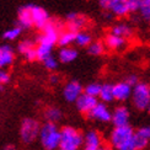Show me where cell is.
Returning <instances> with one entry per match:
<instances>
[{
    "mask_svg": "<svg viewBox=\"0 0 150 150\" xmlns=\"http://www.w3.org/2000/svg\"><path fill=\"white\" fill-rule=\"evenodd\" d=\"M38 139L45 150H58L62 139V129L58 128L57 123L46 122L41 127Z\"/></svg>",
    "mask_w": 150,
    "mask_h": 150,
    "instance_id": "1",
    "label": "cell"
},
{
    "mask_svg": "<svg viewBox=\"0 0 150 150\" xmlns=\"http://www.w3.org/2000/svg\"><path fill=\"white\" fill-rule=\"evenodd\" d=\"M84 145V135L76 128L65 126L62 128V139L58 150H79Z\"/></svg>",
    "mask_w": 150,
    "mask_h": 150,
    "instance_id": "2",
    "label": "cell"
},
{
    "mask_svg": "<svg viewBox=\"0 0 150 150\" xmlns=\"http://www.w3.org/2000/svg\"><path fill=\"white\" fill-rule=\"evenodd\" d=\"M41 124L36 118H25L20 126V138L25 144H32L40 138Z\"/></svg>",
    "mask_w": 150,
    "mask_h": 150,
    "instance_id": "3",
    "label": "cell"
},
{
    "mask_svg": "<svg viewBox=\"0 0 150 150\" xmlns=\"http://www.w3.org/2000/svg\"><path fill=\"white\" fill-rule=\"evenodd\" d=\"M62 25L57 21H49L45 27L41 30L40 36L37 37V43H43V45H48L54 47L58 45L59 35L62 32Z\"/></svg>",
    "mask_w": 150,
    "mask_h": 150,
    "instance_id": "4",
    "label": "cell"
},
{
    "mask_svg": "<svg viewBox=\"0 0 150 150\" xmlns=\"http://www.w3.org/2000/svg\"><path fill=\"white\" fill-rule=\"evenodd\" d=\"M134 130L133 128L127 124V126H118V127H115L113 130L111 132V135H110V143L111 145L113 146L115 149H121L122 146H124L126 144L133 139L134 137Z\"/></svg>",
    "mask_w": 150,
    "mask_h": 150,
    "instance_id": "5",
    "label": "cell"
},
{
    "mask_svg": "<svg viewBox=\"0 0 150 150\" xmlns=\"http://www.w3.org/2000/svg\"><path fill=\"white\" fill-rule=\"evenodd\" d=\"M132 101L135 108L140 111L148 110L150 103V86L145 83H138L133 86Z\"/></svg>",
    "mask_w": 150,
    "mask_h": 150,
    "instance_id": "6",
    "label": "cell"
},
{
    "mask_svg": "<svg viewBox=\"0 0 150 150\" xmlns=\"http://www.w3.org/2000/svg\"><path fill=\"white\" fill-rule=\"evenodd\" d=\"M98 4L103 11H108L117 17H124L130 14L128 0H98Z\"/></svg>",
    "mask_w": 150,
    "mask_h": 150,
    "instance_id": "7",
    "label": "cell"
},
{
    "mask_svg": "<svg viewBox=\"0 0 150 150\" xmlns=\"http://www.w3.org/2000/svg\"><path fill=\"white\" fill-rule=\"evenodd\" d=\"M37 43L32 40H22L18 42L17 51L27 62H35L37 60Z\"/></svg>",
    "mask_w": 150,
    "mask_h": 150,
    "instance_id": "8",
    "label": "cell"
},
{
    "mask_svg": "<svg viewBox=\"0 0 150 150\" xmlns=\"http://www.w3.org/2000/svg\"><path fill=\"white\" fill-rule=\"evenodd\" d=\"M31 12H32V21H33V27L38 28L40 31L46 26V25L51 21L49 14L38 5L31 4Z\"/></svg>",
    "mask_w": 150,
    "mask_h": 150,
    "instance_id": "9",
    "label": "cell"
},
{
    "mask_svg": "<svg viewBox=\"0 0 150 150\" xmlns=\"http://www.w3.org/2000/svg\"><path fill=\"white\" fill-rule=\"evenodd\" d=\"M83 92H84V87L76 80L69 81L63 87V97L68 102H75Z\"/></svg>",
    "mask_w": 150,
    "mask_h": 150,
    "instance_id": "10",
    "label": "cell"
},
{
    "mask_svg": "<svg viewBox=\"0 0 150 150\" xmlns=\"http://www.w3.org/2000/svg\"><path fill=\"white\" fill-rule=\"evenodd\" d=\"M87 25L86 16L78 14V12H69L65 17V28H69L75 32L84 30Z\"/></svg>",
    "mask_w": 150,
    "mask_h": 150,
    "instance_id": "11",
    "label": "cell"
},
{
    "mask_svg": "<svg viewBox=\"0 0 150 150\" xmlns=\"http://www.w3.org/2000/svg\"><path fill=\"white\" fill-rule=\"evenodd\" d=\"M89 117L91 120L107 123V122L112 121V112L110 111V108L107 106H106L105 102H97L95 107L90 111Z\"/></svg>",
    "mask_w": 150,
    "mask_h": 150,
    "instance_id": "12",
    "label": "cell"
},
{
    "mask_svg": "<svg viewBox=\"0 0 150 150\" xmlns=\"http://www.w3.org/2000/svg\"><path fill=\"white\" fill-rule=\"evenodd\" d=\"M97 102H98L97 97L91 96V95H89V93H86V92H83L79 96V98L75 101V105H76V108L79 110V112L85 113V115H89L90 111L95 107Z\"/></svg>",
    "mask_w": 150,
    "mask_h": 150,
    "instance_id": "13",
    "label": "cell"
},
{
    "mask_svg": "<svg viewBox=\"0 0 150 150\" xmlns=\"http://www.w3.org/2000/svg\"><path fill=\"white\" fill-rule=\"evenodd\" d=\"M17 25L23 30H28L33 27L32 12H31V4L21 6L17 11Z\"/></svg>",
    "mask_w": 150,
    "mask_h": 150,
    "instance_id": "14",
    "label": "cell"
},
{
    "mask_svg": "<svg viewBox=\"0 0 150 150\" xmlns=\"http://www.w3.org/2000/svg\"><path fill=\"white\" fill-rule=\"evenodd\" d=\"M133 86L128 81H121L113 85V95L117 101H126L129 97H132Z\"/></svg>",
    "mask_w": 150,
    "mask_h": 150,
    "instance_id": "15",
    "label": "cell"
},
{
    "mask_svg": "<svg viewBox=\"0 0 150 150\" xmlns=\"http://www.w3.org/2000/svg\"><path fill=\"white\" fill-rule=\"evenodd\" d=\"M15 60V51L14 48L9 45H1L0 46V68L6 69L12 65Z\"/></svg>",
    "mask_w": 150,
    "mask_h": 150,
    "instance_id": "16",
    "label": "cell"
},
{
    "mask_svg": "<svg viewBox=\"0 0 150 150\" xmlns=\"http://www.w3.org/2000/svg\"><path fill=\"white\" fill-rule=\"evenodd\" d=\"M102 146V138L96 130H90L84 135V150H98Z\"/></svg>",
    "mask_w": 150,
    "mask_h": 150,
    "instance_id": "17",
    "label": "cell"
},
{
    "mask_svg": "<svg viewBox=\"0 0 150 150\" xmlns=\"http://www.w3.org/2000/svg\"><path fill=\"white\" fill-rule=\"evenodd\" d=\"M112 123L115 127L118 126H127L129 122V110L126 106H118L112 112Z\"/></svg>",
    "mask_w": 150,
    "mask_h": 150,
    "instance_id": "18",
    "label": "cell"
},
{
    "mask_svg": "<svg viewBox=\"0 0 150 150\" xmlns=\"http://www.w3.org/2000/svg\"><path fill=\"white\" fill-rule=\"evenodd\" d=\"M105 46L111 51H121L127 46V38L111 32L105 37Z\"/></svg>",
    "mask_w": 150,
    "mask_h": 150,
    "instance_id": "19",
    "label": "cell"
},
{
    "mask_svg": "<svg viewBox=\"0 0 150 150\" xmlns=\"http://www.w3.org/2000/svg\"><path fill=\"white\" fill-rule=\"evenodd\" d=\"M78 58V51L71 46L68 47H60L59 52H58V59L60 63L63 64H69L71 62H74Z\"/></svg>",
    "mask_w": 150,
    "mask_h": 150,
    "instance_id": "20",
    "label": "cell"
},
{
    "mask_svg": "<svg viewBox=\"0 0 150 150\" xmlns=\"http://www.w3.org/2000/svg\"><path fill=\"white\" fill-rule=\"evenodd\" d=\"M43 117H45L46 122H51V123H57L62 120L63 117V112L60 111V108L55 107V106H49L43 112Z\"/></svg>",
    "mask_w": 150,
    "mask_h": 150,
    "instance_id": "21",
    "label": "cell"
},
{
    "mask_svg": "<svg viewBox=\"0 0 150 150\" xmlns=\"http://www.w3.org/2000/svg\"><path fill=\"white\" fill-rule=\"evenodd\" d=\"M75 37H76V32L71 31L69 28L63 30L59 35V40H58V45L60 47H68L71 46L73 43H75Z\"/></svg>",
    "mask_w": 150,
    "mask_h": 150,
    "instance_id": "22",
    "label": "cell"
},
{
    "mask_svg": "<svg viewBox=\"0 0 150 150\" xmlns=\"http://www.w3.org/2000/svg\"><path fill=\"white\" fill-rule=\"evenodd\" d=\"M112 33L115 35H118L121 37H124V38H129V37L133 36V28L129 26L128 23H124V22H121V23H117L113 27L111 30Z\"/></svg>",
    "mask_w": 150,
    "mask_h": 150,
    "instance_id": "23",
    "label": "cell"
},
{
    "mask_svg": "<svg viewBox=\"0 0 150 150\" xmlns=\"http://www.w3.org/2000/svg\"><path fill=\"white\" fill-rule=\"evenodd\" d=\"M92 42V37L89 32L81 30L79 32H76V37H75V45L79 47H89L90 43Z\"/></svg>",
    "mask_w": 150,
    "mask_h": 150,
    "instance_id": "24",
    "label": "cell"
},
{
    "mask_svg": "<svg viewBox=\"0 0 150 150\" xmlns=\"http://www.w3.org/2000/svg\"><path fill=\"white\" fill-rule=\"evenodd\" d=\"M100 98H101L102 102H111L115 100V95H113V85L111 84H105L102 85L101 92H100Z\"/></svg>",
    "mask_w": 150,
    "mask_h": 150,
    "instance_id": "25",
    "label": "cell"
},
{
    "mask_svg": "<svg viewBox=\"0 0 150 150\" xmlns=\"http://www.w3.org/2000/svg\"><path fill=\"white\" fill-rule=\"evenodd\" d=\"M37 60L43 62L47 57L52 55L53 52V47L48 46V45H43V43H37Z\"/></svg>",
    "mask_w": 150,
    "mask_h": 150,
    "instance_id": "26",
    "label": "cell"
},
{
    "mask_svg": "<svg viewBox=\"0 0 150 150\" xmlns=\"http://www.w3.org/2000/svg\"><path fill=\"white\" fill-rule=\"evenodd\" d=\"M22 27H20L18 25H16V26H14V27H10V28H8L6 31H4V33H3V38L5 40V41H15V40H17L18 37L21 36V33H22Z\"/></svg>",
    "mask_w": 150,
    "mask_h": 150,
    "instance_id": "27",
    "label": "cell"
},
{
    "mask_svg": "<svg viewBox=\"0 0 150 150\" xmlns=\"http://www.w3.org/2000/svg\"><path fill=\"white\" fill-rule=\"evenodd\" d=\"M105 42H100V41H95L91 42L90 46L87 47V52H89L90 55H93V57H98V55H102L105 52Z\"/></svg>",
    "mask_w": 150,
    "mask_h": 150,
    "instance_id": "28",
    "label": "cell"
},
{
    "mask_svg": "<svg viewBox=\"0 0 150 150\" xmlns=\"http://www.w3.org/2000/svg\"><path fill=\"white\" fill-rule=\"evenodd\" d=\"M138 14L144 21L150 22V0H142V5Z\"/></svg>",
    "mask_w": 150,
    "mask_h": 150,
    "instance_id": "29",
    "label": "cell"
},
{
    "mask_svg": "<svg viewBox=\"0 0 150 150\" xmlns=\"http://www.w3.org/2000/svg\"><path fill=\"white\" fill-rule=\"evenodd\" d=\"M101 89H102V85H100L97 83H91V84L86 85L84 87V92L89 93V95H91V96L98 97L100 96V92H101Z\"/></svg>",
    "mask_w": 150,
    "mask_h": 150,
    "instance_id": "30",
    "label": "cell"
},
{
    "mask_svg": "<svg viewBox=\"0 0 150 150\" xmlns=\"http://www.w3.org/2000/svg\"><path fill=\"white\" fill-rule=\"evenodd\" d=\"M42 63H43V65H45L46 69L49 70V71H54L58 68V59L55 58L53 54L49 55V57H47L45 60L42 62Z\"/></svg>",
    "mask_w": 150,
    "mask_h": 150,
    "instance_id": "31",
    "label": "cell"
},
{
    "mask_svg": "<svg viewBox=\"0 0 150 150\" xmlns=\"http://www.w3.org/2000/svg\"><path fill=\"white\" fill-rule=\"evenodd\" d=\"M148 143H149V140L146 138H144V137H143L142 134H139L138 132H135V134H134V145H135L137 150L145 149Z\"/></svg>",
    "mask_w": 150,
    "mask_h": 150,
    "instance_id": "32",
    "label": "cell"
},
{
    "mask_svg": "<svg viewBox=\"0 0 150 150\" xmlns=\"http://www.w3.org/2000/svg\"><path fill=\"white\" fill-rule=\"evenodd\" d=\"M142 5V0H128V6H129V11L130 14H135L138 12Z\"/></svg>",
    "mask_w": 150,
    "mask_h": 150,
    "instance_id": "33",
    "label": "cell"
},
{
    "mask_svg": "<svg viewBox=\"0 0 150 150\" xmlns=\"http://www.w3.org/2000/svg\"><path fill=\"white\" fill-rule=\"evenodd\" d=\"M10 79H11V76H10L9 71L6 69H1V68H0V84L4 86L8 85L10 83Z\"/></svg>",
    "mask_w": 150,
    "mask_h": 150,
    "instance_id": "34",
    "label": "cell"
},
{
    "mask_svg": "<svg viewBox=\"0 0 150 150\" xmlns=\"http://www.w3.org/2000/svg\"><path fill=\"white\" fill-rule=\"evenodd\" d=\"M138 133H139V134H142V135L144 137V138H146L148 140H150V126L140 128V129L138 130Z\"/></svg>",
    "mask_w": 150,
    "mask_h": 150,
    "instance_id": "35",
    "label": "cell"
},
{
    "mask_svg": "<svg viewBox=\"0 0 150 150\" xmlns=\"http://www.w3.org/2000/svg\"><path fill=\"white\" fill-rule=\"evenodd\" d=\"M59 80H60V78H59L58 74H51V75H49V83H51L52 85L58 84Z\"/></svg>",
    "mask_w": 150,
    "mask_h": 150,
    "instance_id": "36",
    "label": "cell"
},
{
    "mask_svg": "<svg viewBox=\"0 0 150 150\" xmlns=\"http://www.w3.org/2000/svg\"><path fill=\"white\" fill-rule=\"evenodd\" d=\"M126 81H128V83L132 85V86H134L135 84H138V79H137L135 75H130V76H128Z\"/></svg>",
    "mask_w": 150,
    "mask_h": 150,
    "instance_id": "37",
    "label": "cell"
},
{
    "mask_svg": "<svg viewBox=\"0 0 150 150\" xmlns=\"http://www.w3.org/2000/svg\"><path fill=\"white\" fill-rule=\"evenodd\" d=\"M3 150H15V148H14V146H11V145H9V146H6V148H4Z\"/></svg>",
    "mask_w": 150,
    "mask_h": 150,
    "instance_id": "38",
    "label": "cell"
},
{
    "mask_svg": "<svg viewBox=\"0 0 150 150\" xmlns=\"http://www.w3.org/2000/svg\"><path fill=\"white\" fill-rule=\"evenodd\" d=\"M98 150H108V148H106V146H101Z\"/></svg>",
    "mask_w": 150,
    "mask_h": 150,
    "instance_id": "39",
    "label": "cell"
},
{
    "mask_svg": "<svg viewBox=\"0 0 150 150\" xmlns=\"http://www.w3.org/2000/svg\"><path fill=\"white\" fill-rule=\"evenodd\" d=\"M148 111H149V113H150V103H149V107H148Z\"/></svg>",
    "mask_w": 150,
    "mask_h": 150,
    "instance_id": "40",
    "label": "cell"
}]
</instances>
